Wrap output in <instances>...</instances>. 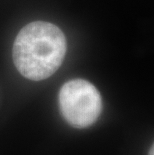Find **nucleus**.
<instances>
[{
	"label": "nucleus",
	"mask_w": 154,
	"mask_h": 155,
	"mask_svg": "<svg viewBox=\"0 0 154 155\" xmlns=\"http://www.w3.org/2000/svg\"><path fill=\"white\" fill-rule=\"evenodd\" d=\"M66 53V38L59 27L35 21L24 26L13 44V61L22 76L43 80L57 71Z\"/></svg>",
	"instance_id": "1"
},
{
	"label": "nucleus",
	"mask_w": 154,
	"mask_h": 155,
	"mask_svg": "<svg viewBox=\"0 0 154 155\" xmlns=\"http://www.w3.org/2000/svg\"><path fill=\"white\" fill-rule=\"evenodd\" d=\"M58 100L62 116L67 123L76 128L92 125L102 110L99 91L84 79L66 82L60 89Z\"/></svg>",
	"instance_id": "2"
},
{
	"label": "nucleus",
	"mask_w": 154,
	"mask_h": 155,
	"mask_svg": "<svg viewBox=\"0 0 154 155\" xmlns=\"http://www.w3.org/2000/svg\"><path fill=\"white\" fill-rule=\"evenodd\" d=\"M148 155H154V143L152 144L151 148H150V150H149V153H148Z\"/></svg>",
	"instance_id": "3"
}]
</instances>
